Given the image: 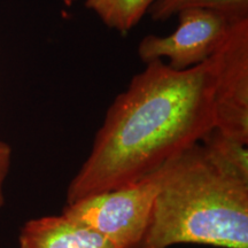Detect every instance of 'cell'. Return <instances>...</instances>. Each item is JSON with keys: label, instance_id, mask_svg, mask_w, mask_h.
Wrapping results in <instances>:
<instances>
[{"label": "cell", "instance_id": "1", "mask_svg": "<svg viewBox=\"0 0 248 248\" xmlns=\"http://www.w3.org/2000/svg\"><path fill=\"white\" fill-rule=\"evenodd\" d=\"M213 86L212 58L186 70L145 64L108 108L67 203L138 182L202 140L215 125Z\"/></svg>", "mask_w": 248, "mask_h": 248}, {"label": "cell", "instance_id": "2", "mask_svg": "<svg viewBox=\"0 0 248 248\" xmlns=\"http://www.w3.org/2000/svg\"><path fill=\"white\" fill-rule=\"evenodd\" d=\"M248 248V179L223 168L200 142L161 166L148 228L138 248Z\"/></svg>", "mask_w": 248, "mask_h": 248}, {"label": "cell", "instance_id": "3", "mask_svg": "<svg viewBox=\"0 0 248 248\" xmlns=\"http://www.w3.org/2000/svg\"><path fill=\"white\" fill-rule=\"evenodd\" d=\"M161 167L130 185L67 203L62 213L89 225L116 248H138L150 223Z\"/></svg>", "mask_w": 248, "mask_h": 248}, {"label": "cell", "instance_id": "4", "mask_svg": "<svg viewBox=\"0 0 248 248\" xmlns=\"http://www.w3.org/2000/svg\"><path fill=\"white\" fill-rule=\"evenodd\" d=\"M176 16L178 23L171 33L148 35L140 40L138 55L145 64L162 61L173 70L199 66L213 57L239 22L207 8H186Z\"/></svg>", "mask_w": 248, "mask_h": 248}, {"label": "cell", "instance_id": "5", "mask_svg": "<svg viewBox=\"0 0 248 248\" xmlns=\"http://www.w3.org/2000/svg\"><path fill=\"white\" fill-rule=\"evenodd\" d=\"M212 62L214 128L248 144V20L234 24Z\"/></svg>", "mask_w": 248, "mask_h": 248}, {"label": "cell", "instance_id": "6", "mask_svg": "<svg viewBox=\"0 0 248 248\" xmlns=\"http://www.w3.org/2000/svg\"><path fill=\"white\" fill-rule=\"evenodd\" d=\"M20 248H116L89 225L61 213L24 223Z\"/></svg>", "mask_w": 248, "mask_h": 248}, {"label": "cell", "instance_id": "7", "mask_svg": "<svg viewBox=\"0 0 248 248\" xmlns=\"http://www.w3.org/2000/svg\"><path fill=\"white\" fill-rule=\"evenodd\" d=\"M156 0H85V6L109 29L121 33L132 30Z\"/></svg>", "mask_w": 248, "mask_h": 248}, {"label": "cell", "instance_id": "8", "mask_svg": "<svg viewBox=\"0 0 248 248\" xmlns=\"http://www.w3.org/2000/svg\"><path fill=\"white\" fill-rule=\"evenodd\" d=\"M186 8L213 9L234 21L248 20V0H156L147 14L153 21L163 22Z\"/></svg>", "mask_w": 248, "mask_h": 248}, {"label": "cell", "instance_id": "9", "mask_svg": "<svg viewBox=\"0 0 248 248\" xmlns=\"http://www.w3.org/2000/svg\"><path fill=\"white\" fill-rule=\"evenodd\" d=\"M12 164V148L7 142L0 140V209L5 203V182Z\"/></svg>", "mask_w": 248, "mask_h": 248}]
</instances>
